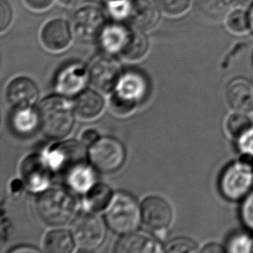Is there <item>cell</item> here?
Returning a JSON list of instances; mask_svg holds the SVG:
<instances>
[{"label":"cell","instance_id":"1","mask_svg":"<svg viewBox=\"0 0 253 253\" xmlns=\"http://www.w3.org/2000/svg\"><path fill=\"white\" fill-rule=\"evenodd\" d=\"M103 48L111 54H119L128 61H137L147 52L149 42L142 31L122 24L106 25L100 35Z\"/></svg>","mask_w":253,"mask_h":253},{"label":"cell","instance_id":"2","mask_svg":"<svg viewBox=\"0 0 253 253\" xmlns=\"http://www.w3.org/2000/svg\"><path fill=\"white\" fill-rule=\"evenodd\" d=\"M39 127L50 139H62L69 135L75 122L74 111L68 99L61 96H50L38 106Z\"/></svg>","mask_w":253,"mask_h":253},{"label":"cell","instance_id":"3","mask_svg":"<svg viewBox=\"0 0 253 253\" xmlns=\"http://www.w3.org/2000/svg\"><path fill=\"white\" fill-rule=\"evenodd\" d=\"M78 209L76 199L62 188H51L42 193L37 210L43 222L49 226H65L75 219Z\"/></svg>","mask_w":253,"mask_h":253},{"label":"cell","instance_id":"4","mask_svg":"<svg viewBox=\"0 0 253 253\" xmlns=\"http://www.w3.org/2000/svg\"><path fill=\"white\" fill-rule=\"evenodd\" d=\"M147 90V81L143 75L135 71L124 74L110 99V109L116 116L129 115L145 97Z\"/></svg>","mask_w":253,"mask_h":253},{"label":"cell","instance_id":"5","mask_svg":"<svg viewBox=\"0 0 253 253\" xmlns=\"http://www.w3.org/2000/svg\"><path fill=\"white\" fill-rule=\"evenodd\" d=\"M106 222L114 233L129 234L139 226L142 219L141 208L137 201L127 194L114 195L106 210Z\"/></svg>","mask_w":253,"mask_h":253},{"label":"cell","instance_id":"6","mask_svg":"<svg viewBox=\"0 0 253 253\" xmlns=\"http://www.w3.org/2000/svg\"><path fill=\"white\" fill-rule=\"evenodd\" d=\"M253 189V166L246 161L228 165L219 179L221 195L230 202L243 201Z\"/></svg>","mask_w":253,"mask_h":253},{"label":"cell","instance_id":"7","mask_svg":"<svg viewBox=\"0 0 253 253\" xmlns=\"http://www.w3.org/2000/svg\"><path fill=\"white\" fill-rule=\"evenodd\" d=\"M89 161L96 170L111 174L119 170L126 161V150L120 141L102 137L90 146Z\"/></svg>","mask_w":253,"mask_h":253},{"label":"cell","instance_id":"8","mask_svg":"<svg viewBox=\"0 0 253 253\" xmlns=\"http://www.w3.org/2000/svg\"><path fill=\"white\" fill-rule=\"evenodd\" d=\"M84 145L77 141L71 140L50 148L45 157L53 172L63 174L65 177L75 169L86 164Z\"/></svg>","mask_w":253,"mask_h":253},{"label":"cell","instance_id":"9","mask_svg":"<svg viewBox=\"0 0 253 253\" xmlns=\"http://www.w3.org/2000/svg\"><path fill=\"white\" fill-rule=\"evenodd\" d=\"M77 247L84 252H92L103 243L106 227L102 220L94 214H84L76 219L72 229Z\"/></svg>","mask_w":253,"mask_h":253},{"label":"cell","instance_id":"10","mask_svg":"<svg viewBox=\"0 0 253 253\" xmlns=\"http://www.w3.org/2000/svg\"><path fill=\"white\" fill-rule=\"evenodd\" d=\"M88 73L89 81L92 85L106 93L114 91L122 76L120 63L108 55L94 60Z\"/></svg>","mask_w":253,"mask_h":253},{"label":"cell","instance_id":"11","mask_svg":"<svg viewBox=\"0 0 253 253\" xmlns=\"http://www.w3.org/2000/svg\"><path fill=\"white\" fill-rule=\"evenodd\" d=\"M73 30L80 39L92 40L100 37L106 27V16L101 9L85 5L76 11L72 19Z\"/></svg>","mask_w":253,"mask_h":253},{"label":"cell","instance_id":"12","mask_svg":"<svg viewBox=\"0 0 253 253\" xmlns=\"http://www.w3.org/2000/svg\"><path fill=\"white\" fill-rule=\"evenodd\" d=\"M52 172L47 158L41 155H31L21 165L23 181L32 191H44L51 180Z\"/></svg>","mask_w":253,"mask_h":253},{"label":"cell","instance_id":"13","mask_svg":"<svg viewBox=\"0 0 253 253\" xmlns=\"http://www.w3.org/2000/svg\"><path fill=\"white\" fill-rule=\"evenodd\" d=\"M159 17L154 0H126L123 19L138 30H150Z\"/></svg>","mask_w":253,"mask_h":253},{"label":"cell","instance_id":"14","mask_svg":"<svg viewBox=\"0 0 253 253\" xmlns=\"http://www.w3.org/2000/svg\"><path fill=\"white\" fill-rule=\"evenodd\" d=\"M142 219L144 224L155 231L167 228L172 219V210L168 202L158 196H150L141 205Z\"/></svg>","mask_w":253,"mask_h":253},{"label":"cell","instance_id":"15","mask_svg":"<svg viewBox=\"0 0 253 253\" xmlns=\"http://www.w3.org/2000/svg\"><path fill=\"white\" fill-rule=\"evenodd\" d=\"M41 42L48 51L58 53L65 50L72 42L70 26L61 18L49 21L42 29Z\"/></svg>","mask_w":253,"mask_h":253},{"label":"cell","instance_id":"16","mask_svg":"<svg viewBox=\"0 0 253 253\" xmlns=\"http://www.w3.org/2000/svg\"><path fill=\"white\" fill-rule=\"evenodd\" d=\"M227 103L233 111L248 113L253 111V83L249 80L238 77L226 86Z\"/></svg>","mask_w":253,"mask_h":253},{"label":"cell","instance_id":"17","mask_svg":"<svg viewBox=\"0 0 253 253\" xmlns=\"http://www.w3.org/2000/svg\"><path fill=\"white\" fill-rule=\"evenodd\" d=\"M38 88L31 79L17 77L12 80L6 89V98L14 108L31 107L38 100Z\"/></svg>","mask_w":253,"mask_h":253},{"label":"cell","instance_id":"18","mask_svg":"<svg viewBox=\"0 0 253 253\" xmlns=\"http://www.w3.org/2000/svg\"><path fill=\"white\" fill-rule=\"evenodd\" d=\"M88 79L89 73L85 67L74 63L59 73L55 85L62 95L72 96L82 92Z\"/></svg>","mask_w":253,"mask_h":253},{"label":"cell","instance_id":"19","mask_svg":"<svg viewBox=\"0 0 253 253\" xmlns=\"http://www.w3.org/2000/svg\"><path fill=\"white\" fill-rule=\"evenodd\" d=\"M114 251L122 253H158L161 250L158 242L149 235L131 233L126 234L117 243Z\"/></svg>","mask_w":253,"mask_h":253},{"label":"cell","instance_id":"20","mask_svg":"<svg viewBox=\"0 0 253 253\" xmlns=\"http://www.w3.org/2000/svg\"><path fill=\"white\" fill-rule=\"evenodd\" d=\"M104 105L102 97L99 93L92 90H85L77 96L75 111L82 120H94L102 113Z\"/></svg>","mask_w":253,"mask_h":253},{"label":"cell","instance_id":"21","mask_svg":"<svg viewBox=\"0 0 253 253\" xmlns=\"http://www.w3.org/2000/svg\"><path fill=\"white\" fill-rule=\"evenodd\" d=\"M10 126L18 135H31L39 126L38 111L32 109V106L14 108L10 116Z\"/></svg>","mask_w":253,"mask_h":253},{"label":"cell","instance_id":"22","mask_svg":"<svg viewBox=\"0 0 253 253\" xmlns=\"http://www.w3.org/2000/svg\"><path fill=\"white\" fill-rule=\"evenodd\" d=\"M235 0H196V8L203 18L219 22L228 16Z\"/></svg>","mask_w":253,"mask_h":253},{"label":"cell","instance_id":"23","mask_svg":"<svg viewBox=\"0 0 253 253\" xmlns=\"http://www.w3.org/2000/svg\"><path fill=\"white\" fill-rule=\"evenodd\" d=\"M113 197V190L108 185L95 183L86 192L85 203L92 212H102L109 207Z\"/></svg>","mask_w":253,"mask_h":253},{"label":"cell","instance_id":"24","mask_svg":"<svg viewBox=\"0 0 253 253\" xmlns=\"http://www.w3.org/2000/svg\"><path fill=\"white\" fill-rule=\"evenodd\" d=\"M73 234L66 230H55L46 234L44 238L45 251L51 253H72L75 247Z\"/></svg>","mask_w":253,"mask_h":253},{"label":"cell","instance_id":"25","mask_svg":"<svg viewBox=\"0 0 253 253\" xmlns=\"http://www.w3.org/2000/svg\"><path fill=\"white\" fill-rule=\"evenodd\" d=\"M65 179L69 187L78 193H86L95 184L94 174L87 164L75 169L66 175Z\"/></svg>","mask_w":253,"mask_h":253},{"label":"cell","instance_id":"26","mask_svg":"<svg viewBox=\"0 0 253 253\" xmlns=\"http://www.w3.org/2000/svg\"><path fill=\"white\" fill-rule=\"evenodd\" d=\"M252 126V120L247 116V113L234 111L226 120V130L235 140Z\"/></svg>","mask_w":253,"mask_h":253},{"label":"cell","instance_id":"27","mask_svg":"<svg viewBox=\"0 0 253 253\" xmlns=\"http://www.w3.org/2000/svg\"><path fill=\"white\" fill-rule=\"evenodd\" d=\"M226 27L234 34H245L251 27L250 18L244 10H235L227 17Z\"/></svg>","mask_w":253,"mask_h":253},{"label":"cell","instance_id":"28","mask_svg":"<svg viewBox=\"0 0 253 253\" xmlns=\"http://www.w3.org/2000/svg\"><path fill=\"white\" fill-rule=\"evenodd\" d=\"M226 252L233 253H248L253 252V241L246 233H238L230 238L226 246Z\"/></svg>","mask_w":253,"mask_h":253},{"label":"cell","instance_id":"29","mask_svg":"<svg viewBox=\"0 0 253 253\" xmlns=\"http://www.w3.org/2000/svg\"><path fill=\"white\" fill-rule=\"evenodd\" d=\"M158 5L169 17H180L187 12L190 0H158Z\"/></svg>","mask_w":253,"mask_h":253},{"label":"cell","instance_id":"30","mask_svg":"<svg viewBox=\"0 0 253 253\" xmlns=\"http://www.w3.org/2000/svg\"><path fill=\"white\" fill-rule=\"evenodd\" d=\"M165 251L167 253H195L198 251V246L188 238H178L169 242Z\"/></svg>","mask_w":253,"mask_h":253},{"label":"cell","instance_id":"31","mask_svg":"<svg viewBox=\"0 0 253 253\" xmlns=\"http://www.w3.org/2000/svg\"><path fill=\"white\" fill-rule=\"evenodd\" d=\"M237 147L246 157L253 158V126L236 139Z\"/></svg>","mask_w":253,"mask_h":253},{"label":"cell","instance_id":"32","mask_svg":"<svg viewBox=\"0 0 253 253\" xmlns=\"http://www.w3.org/2000/svg\"><path fill=\"white\" fill-rule=\"evenodd\" d=\"M240 214L244 225L253 232V189L250 194L244 199Z\"/></svg>","mask_w":253,"mask_h":253},{"label":"cell","instance_id":"33","mask_svg":"<svg viewBox=\"0 0 253 253\" xmlns=\"http://www.w3.org/2000/svg\"><path fill=\"white\" fill-rule=\"evenodd\" d=\"M11 20V9L8 2L1 0L0 2V30L3 32L10 25Z\"/></svg>","mask_w":253,"mask_h":253},{"label":"cell","instance_id":"34","mask_svg":"<svg viewBox=\"0 0 253 253\" xmlns=\"http://www.w3.org/2000/svg\"><path fill=\"white\" fill-rule=\"evenodd\" d=\"M27 6L36 11H43L51 6L53 0H24Z\"/></svg>","mask_w":253,"mask_h":253},{"label":"cell","instance_id":"35","mask_svg":"<svg viewBox=\"0 0 253 253\" xmlns=\"http://www.w3.org/2000/svg\"><path fill=\"white\" fill-rule=\"evenodd\" d=\"M99 139V133L94 129L85 130L83 132V136H82L83 144L89 145V146H91L92 144H94L96 141H98Z\"/></svg>","mask_w":253,"mask_h":253},{"label":"cell","instance_id":"36","mask_svg":"<svg viewBox=\"0 0 253 253\" xmlns=\"http://www.w3.org/2000/svg\"><path fill=\"white\" fill-rule=\"evenodd\" d=\"M202 253H225L226 252V247L220 246L219 244L212 243L209 244L204 247L203 249L201 250Z\"/></svg>","mask_w":253,"mask_h":253},{"label":"cell","instance_id":"37","mask_svg":"<svg viewBox=\"0 0 253 253\" xmlns=\"http://www.w3.org/2000/svg\"><path fill=\"white\" fill-rule=\"evenodd\" d=\"M10 253H39L40 251L38 250V249H36L34 247H17V248H15V249H12V250L10 251Z\"/></svg>","mask_w":253,"mask_h":253},{"label":"cell","instance_id":"38","mask_svg":"<svg viewBox=\"0 0 253 253\" xmlns=\"http://www.w3.org/2000/svg\"><path fill=\"white\" fill-rule=\"evenodd\" d=\"M58 1L65 6L74 7L79 4L83 0H58Z\"/></svg>","mask_w":253,"mask_h":253},{"label":"cell","instance_id":"39","mask_svg":"<svg viewBox=\"0 0 253 253\" xmlns=\"http://www.w3.org/2000/svg\"><path fill=\"white\" fill-rule=\"evenodd\" d=\"M236 1L240 6L244 7V8H248L253 4V0H236Z\"/></svg>","mask_w":253,"mask_h":253},{"label":"cell","instance_id":"40","mask_svg":"<svg viewBox=\"0 0 253 253\" xmlns=\"http://www.w3.org/2000/svg\"><path fill=\"white\" fill-rule=\"evenodd\" d=\"M249 18H250L251 28L253 30V8L252 9V10H251Z\"/></svg>","mask_w":253,"mask_h":253},{"label":"cell","instance_id":"41","mask_svg":"<svg viewBox=\"0 0 253 253\" xmlns=\"http://www.w3.org/2000/svg\"><path fill=\"white\" fill-rule=\"evenodd\" d=\"M110 3L111 2H117V1H121V0H109Z\"/></svg>","mask_w":253,"mask_h":253}]
</instances>
